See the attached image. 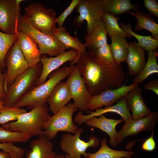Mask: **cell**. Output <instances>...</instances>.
Segmentation results:
<instances>
[{
    "label": "cell",
    "instance_id": "4",
    "mask_svg": "<svg viewBox=\"0 0 158 158\" xmlns=\"http://www.w3.org/2000/svg\"><path fill=\"white\" fill-rule=\"evenodd\" d=\"M17 31L27 35L35 42L41 55L56 56L66 51L67 48L54 36L41 32L30 23L24 15L20 14L17 25Z\"/></svg>",
    "mask_w": 158,
    "mask_h": 158
},
{
    "label": "cell",
    "instance_id": "14",
    "mask_svg": "<svg viewBox=\"0 0 158 158\" xmlns=\"http://www.w3.org/2000/svg\"><path fill=\"white\" fill-rule=\"evenodd\" d=\"M158 121V113L152 112L146 116L138 119L125 121L122 128L117 132L116 139L118 145L124 139L144 132H151Z\"/></svg>",
    "mask_w": 158,
    "mask_h": 158
},
{
    "label": "cell",
    "instance_id": "36",
    "mask_svg": "<svg viewBox=\"0 0 158 158\" xmlns=\"http://www.w3.org/2000/svg\"><path fill=\"white\" fill-rule=\"evenodd\" d=\"M80 1V0H73L68 7L56 18V23L59 27L63 26L66 19L76 8Z\"/></svg>",
    "mask_w": 158,
    "mask_h": 158
},
{
    "label": "cell",
    "instance_id": "37",
    "mask_svg": "<svg viewBox=\"0 0 158 158\" xmlns=\"http://www.w3.org/2000/svg\"><path fill=\"white\" fill-rule=\"evenodd\" d=\"M144 5L150 14L158 18V4L155 0H144Z\"/></svg>",
    "mask_w": 158,
    "mask_h": 158
},
{
    "label": "cell",
    "instance_id": "26",
    "mask_svg": "<svg viewBox=\"0 0 158 158\" xmlns=\"http://www.w3.org/2000/svg\"><path fill=\"white\" fill-rule=\"evenodd\" d=\"M104 12L109 13L115 15L127 13L132 10H138V4H133L130 0H103Z\"/></svg>",
    "mask_w": 158,
    "mask_h": 158
},
{
    "label": "cell",
    "instance_id": "31",
    "mask_svg": "<svg viewBox=\"0 0 158 158\" xmlns=\"http://www.w3.org/2000/svg\"><path fill=\"white\" fill-rule=\"evenodd\" d=\"M119 18L113 14L103 12L102 20L105 24L108 36L111 37L114 35H118L126 38L130 37L131 36L123 30L118 23Z\"/></svg>",
    "mask_w": 158,
    "mask_h": 158
},
{
    "label": "cell",
    "instance_id": "34",
    "mask_svg": "<svg viewBox=\"0 0 158 158\" xmlns=\"http://www.w3.org/2000/svg\"><path fill=\"white\" fill-rule=\"evenodd\" d=\"M32 137L23 133L7 130L0 127L1 143L25 142Z\"/></svg>",
    "mask_w": 158,
    "mask_h": 158
},
{
    "label": "cell",
    "instance_id": "23",
    "mask_svg": "<svg viewBox=\"0 0 158 158\" xmlns=\"http://www.w3.org/2000/svg\"><path fill=\"white\" fill-rule=\"evenodd\" d=\"M107 35L105 24L102 21L91 33L84 35L86 49L92 52L107 44Z\"/></svg>",
    "mask_w": 158,
    "mask_h": 158
},
{
    "label": "cell",
    "instance_id": "29",
    "mask_svg": "<svg viewBox=\"0 0 158 158\" xmlns=\"http://www.w3.org/2000/svg\"><path fill=\"white\" fill-rule=\"evenodd\" d=\"M54 36L67 49L71 48L77 50L80 53H83L86 51L84 44L80 42L76 36H71L64 27L57 28Z\"/></svg>",
    "mask_w": 158,
    "mask_h": 158
},
{
    "label": "cell",
    "instance_id": "33",
    "mask_svg": "<svg viewBox=\"0 0 158 158\" xmlns=\"http://www.w3.org/2000/svg\"><path fill=\"white\" fill-rule=\"evenodd\" d=\"M26 112L22 108L3 105L0 109V125L16 121L20 115Z\"/></svg>",
    "mask_w": 158,
    "mask_h": 158
},
{
    "label": "cell",
    "instance_id": "22",
    "mask_svg": "<svg viewBox=\"0 0 158 158\" xmlns=\"http://www.w3.org/2000/svg\"><path fill=\"white\" fill-rule=\"evenodd\" d=\"M30 146V150L26 152L25 158H54L57 154L53 151V143L45 135L32 140Z\"/></svg>",
    "mask_w": 158,
    "mask_h": 158
},
{
    "label": "cell",
    "instance_id": "6",
    "mask_svg": "<svg viewBox=\"0 0 158 158\" xmlns=\"http://www.w3.org/2000/svg\"><path fill=\"white\" fill-rule=\"evenodd\" d=\"M24 16L34 28L45 34L54 36L57 28L56 27V13L41 4L34 3L25 8Z\"/></svg>",
    "mask_w": 158,
    "mask_h": 158
},
{
    "label": "cell",
    "instance_id": "32",
    "mask_svg": "<svg viewBox=\"0 0 158 158\" xmlns=\"http://www.w3.org/2000/svg\"><path fill=\"white\" fill-rule=\"evenodd\" d=\"M17 38V33L9 34L0 31V71L5 72L4 61L5 56Z\"/></svg>",
    "mask_w": 158,
    "mask_h": 158
},
{
    "label": "cell",
    "instance_id": "1",
    "mask_svg": "<svg viewBox=\"0 0 158 158\" xmlns=\"http://www.w3.org/2000/svg\"><path fill=\"white\" fill-rule=\"evenodd\" d=\"M76 63L91 95L123 85L125 75L121 64L106 66L89 51L79 52L77 59L70 64Z\"/></svg>",
    "mask_w": 158,
    "mask_h": 158
},
{
    "label": "cell",
    "instance_id": "2",
    "mask_svg": "<svg viewBox=\"0 0 158 158\" xmlns=\"http://www.w3.org/2000/svg\"><path fill=\"white\" fill-rule=\"evenodd\" d=\"M75 65L70 64L59 67L49 75V79L41 84L35 86L23 95L13 106L20 108L27 107L32 109L46 104L55 87L59 82L70 75Z\"/></svg>",
    "mask_w": 158,
    "mask_h": 158
},
{
    "label": "cell",
    "instance_id": "18",
    "mask_svg": "<svg viewBox=\"0 0 158 158\" xmlns=\"http://www.w3.org/2000/svg\"><path fill=\"white\" fill-rule=\"evenodd\" d=\"M146 51L136 41L130 42L126 62L128 68L129 76H137L142 71L145 64Z\"/></svg>",
    "mask_w": 158,
    "mask_h": 158
},
{
    "label": "cell",
    "instance_id": "13",
    "mask_svg": "<svg viewBox=\"0 0 158 158\" xmlns=\"http://www.w3.org/2000/svg\"><path fill=\"white\" fill-rule=\"evenodd\" d=\"M75 107L81 111L87 110V103L91 96L76 66L66 82Z\"/></svg>",
    "mask_w": 158,
    "mask_h": 158
},
{
    "label": "cell",
    "instance_id": "27",
    "mask_svg": "<svg viewBox=\"0 0 158 158\" xmlns=\"http://www.w3.org/2000/svg\"><path fill=\"white\" fill-rule=\"evenodd\" d=\"M110 37L111 42L110 46L115 63L121 64L126 62L129 44L126 38L118 35H114Z\"/></svg>",
    "mask_w": 158,
    "mask_h": 158
},
{
    "label": "cell",
    "instance_id": "42",
    "mask_svg": "<svg viewBox=\"0 0 158 158\" xmlns=\"http://www.w3.org/2000/svg\"><path fill=\"white\" fill-rule=\"evenodd\" d=\"M25 152L22 149L18 151L12 152L10 153L11 158H23Z\"/></svg>",
    "mask_w": 158,
    "mask_h": 158
},
{
    "label": "cell",
    "instance_id": "45",
    "mask_svg": "<svg viewBox=\"0 0 158 158\" xmlns=\"http://www.w3.org/2000/svg\"><path fill=\"white\" fill-rule=\"evenodd\" d=\"M4 99L0 97V108L3 105Z\"/></svg>",
    "mask_w": 158,
    "mask_h": 158
},
{
    "label": "cell",
    "instance_id": "11",
    "mask_svg": "<svg viewBox=\"0 0 158 158\" xmlns=\"http://www.w3.org/2000/svg\"><path fill=\"white\" fill-rule=\"evenodd\" d=\"M23 1L0 0V29L3 32L17 33L18 21L21 14V3Z\"/></svg>",
    "mask_w": 158,
    "mask_h": 158
},
{
    "label": "cell",
    "instance_id": "21",
    "mask_svg": "<svg viewBox=\"0 0 158 158\" xmlns=\"http://www.w3.org/2000/svg\"><path fill=\"white\" fill-rule=\"evenodd\" d=\"M71 99L66 82L61 81L55 87L48 99L49 109L53 114H55L66 106Z\"/></svg>",
    "mask_w": 158,
    "mask_h": 158
},
{
    "label": "cell",
    "instance_id": "38",
    "mask_svg": "<svg viewBox=\"0 0 158 158\" xmlns=\"http://www.w3.org/2000/svg\"><path fill=\"white\" fill-rule=\"evenodd\" d=\"M151 132L150 136L145 140L142 144V148L144 151L151 152L155 149L156 143L154 138V130Z\"/></svg>",
    "mask_w": 158,
    "mask_h": 158
},
{
    "label": "cell",
    "instance_id": "5",
    "mask_svg": "<svg viewBox=\"0 0 158 158\" xmlns=\"http://www.w3.org/2000/svg\"><path fill=\"white\" fill-rule=\"evenodd\" d=\"M42 65L40 61L18 76L8 87L3 105L13 106L32 87L35 86L41 73Z\"/></svg>",
    "mask_w": 158,
    "mask_h": 158
},
{
    "label": "cell",
    "instance_id": "16",
    "mask_svg": "<svg viewBox=\"0 0 158 158\" xmlns=\"http://www.w3.org/2000/svg\"><path fill=\"white\" fill-rule=\"evenodd\" d=\"M114 113L120 115L124 121L131 119V115L127 106L126 96L122 98L115 104L110 107L99 108L94 111H88L89 114H83L82 111L78 112L75 116L74 119V123L78 125H81L89 118L93 117L99 116L107 113Z\"/></svg>",
    "mask_w": 158,
    "mask_h": 158
},
{
    "label": "cell",
    "instance_id": "30",
    "mask_svg": "<svg viewBox=\"0 0 158 158\" xmlns=\"http://www.w3.org/2000/svg\"><path fill=\"white\" fill-rule=\"evenodd\" d=\"M119 25L126 32L136 38L139 45L145 51H150L158 47V41L153 39L151 36H142L135 33L132 30L131 25L129 23L126 24L121 23Z\"/></svg>",
    "mask_w": 158,
    "mask_h": 158
},
{
    "label": "cell",
    "instance_id": "12",
    "mask_svg": "<svg viewBox=\"0 0 158 158\" xmlns=\"http://www.w3.org/2000/svg\"><path fill=\"white\" fill-rule=\"evenodd\" d=\"M138 86L139 84L134 83L128 85L124 84L118 88L108 89L96 95H91L87 103L88 109L92 111L103 106L104 108L110 107Z\"/></svg>",
    "mask_w": 158,
    "mask_h": 158
},
{
    "label": "cell",
    "instance_id": "9",
    "mask_svg": "<svg viewBox=\"0 0 158 158\" xmlns=\"http://www.w3.org/2000/svg\"><path fill=\"white\" fill-rule=\"evenodd\" d=\"M103 3V0H80L76 7L75 11L79 15L74 18V22L79 27L86 20L87 34L91 33L102 21Z\"/></svg>",
    "mask_w": 158,
    "mask_h": 158
},
{
    "label": "cell",
    "instance_id": "41",
    "mask_svg": "<svg viewBox=\"0 0 158 158\" xmlns=\"http://www.w3.org/2000/svg\"><path fill=\"white\" fill-rule=\"evenodd\" d=\"M7 91L5 85V72L0 71V97L3 99Z\"/></svg>",
    "mask_w": 158,
    "mask_h": 158
},
{
    "label": "cell",
    "instance_id": "24",
    "mask_svg": "<svg viewBox=\"0 0 158 158\" xmlns=\"http://www.w3.org/2000/svg\"><path fill=\"white\" fill-rule=\"evenodd\" d=\"M106 138H103L100 141L101 145L95 152L88 153L84 158H132L134 152L132 151L118 150L110 148L107 145Z\"/></svg>",
    "mask_w": 158,
    "mask_h": 158
},
{
    "label": "cell",
    "instance_id": "44",
    "mask_svg": "<svg viewBox=\"0 0 158 158\" xmlns=\"http://www.w3.org/2000/svg\"><path fill=\"white\" fill-rule=\"evenodd\" d=\"M54 158H70L68 155L66 154L64 155L62 154H56Z\"/></svg>",
    "mask_w": 158,
    "mask_h": 158
},
{
    "label": "cell",
    "instance_id": "17",
    "mask_svg": "<svg viewBox=\"0 0 158 158\" xmlns=\"http://www.w3.org/2000/svg\"><path fill=\"white\" fill-rule=\"evenodd\" d=\"M142 93V89L138 86L131 90L126 95L128 108L132 112L133 120L145 117L152 112L144 101Z\"/></svg>",
    "mask_w": 158,
    "mask_h": 158
},
{
    "label": "cell",
    "instance_id": "35",
    "mask_svg": "<svg viewBox=\"0 0 158 158\" xmlns=\"http://www.w3.org/2000/svg\"><path fill=\"white\" fill-rule=\"evenodd\" d=\"M91 52L98 60L106 66H112L115 63L110 45L108 44Z\"/></svg>",
    "mask_w": 158,
    "mask_h": 158
},
{
    "label": "cell",
    "instance_id": "20",
    "mask_svg": "<svg viewBox=\"0 0 158 158\" xmlns=\"http://www.w3.org/2000/svg\"><path fill=\"white\" fill-rule=\"evenodd\" d=\"M20 47L29 68L36 65L40 61L41 54L35 42L30 37L21 32H17Z\"/></svg>",
    "mask_w": 158,
    "mask_h": 158
},
{
    "label": "cell",
    "instance_id": "40",
    "mask_svg": "<svg viewBox=\"0 0 158 158\" xmlns=\"http://www.w3.org/2000/svg\"><path fill=\"white\" fill-rule=\"evenodd\" d=\"M0 149L10 153L13 152L19 151L21 148L15 145L13 143L0 142Z\"/></svg>",
    "mask_w": 158,
    "mask_h": 158
},
{
    "label": "cell",
    "instance_id": "8",
    "mask_svg": "<svg viewBox=\"0 0 158 158\" xmlns=\"http://www.w3.org/2000/svg\"><path fill=\"white\" fill-rule=\"evenodd\" d=\"M83 132V128H79L74 135L68 133L61 136L59 146L61 150L70 158H81L82 156L85 158L87 155L88 148H95L100 144L99 139L93 135L90 136L87 142L81 140L80 136Z\"/></svg>",
    "mask_w": 158,
    "mask_h": 158
},
{
    "label": "cell",
    "instance_id": "28",
    "mask_svg": "<svg viewBox=\"0 0 158 158\" xmlns=\"http://www.w3.org/2000/svg\"><path fill=\"white\" fill-rule=\"evenodd\" d=\"M147 62L141 73L133 80L134 83L139 84L150 75L158 73V53L156 49L148 51Z\"/></svg>",
    "mask_w": 158,
    "mask_h": 158
},
{
    "label": "cell",
    "instance_id": "39",
    "mask_svg": "<svg viewBox=\"0 0 158 158\" xmlns=\"http://www.w3.org/2000/svg\"><path fill=\"white\" fill-rule=\"evenodd\" d=\"M144 89L150 90L158 95V80L156 79H153L148 82L144 86Z\"/></svg>",
    "mask_w": 158,
    "mask_h": 158
},
{
    "label": "cell",
    "instance_id": "10",
    "mask_svg": "<svg viewBox=\"0 0 158 158\" xmlns=\"http://www.w3.org/2000/svg\"><path fill=\"white\" fill-rule=\"evenodd\" d=\"M4 64L6 68L5 71V85L7 90L15 78L29 68L21 50L17 38L7 53Z\"/></svg>",
    "mask_w": 158,
    "mask_h": 158
},
{
    "label": "cell",
    "instance_id": "25",
    "mask_svg": "<svg viewBox=\"0 0 158 158\" xmlns=\"http://www.w3.org/2000/svg\"><path fill=\"white\" fill-rule=\"evenodd\" d=\"M127 13L134 16L137 19V22L135 26L136 30H147L151 33L153 39L158 41V24L155 23L151 15L138 10L135 12L130 11Z\"/></svg>",
    "mask_w": 158,
    "mask_h": 158
},
{
    "label": "cell",
    "instance_id": "46",
    "mask_svg": "<svg viewBox=\"0 0 158 158\" xmlns=\"http://www.w3.org/2000/svg\"><path fill=\"white\" fill-rule=\"evenodd\" d=\"M1 108H0V109H1Z\"/></svg>",
    "mask_w": 158,
    "mask_h": 158
},
{
    "label": "cell",
    "instance_id": "19",
    "mask_svg": "<svg viewBox=\"0 0 158 158\" xmlns=\"http://www.w3.org/2000/svg\"><path fill=\"white\" fill-rule=\"evenodd\" d=\"M98 118L93 117L87 119L85 123L88 126L97 128L106 133L109 137V143L112 146L116 147L118 144L116 137L117 132L116 130V126L124 121L123 118L113 119L107 118L101 115Z\"/></svg>",
    "mask_w": 158,
    "mask_h": 158
},
{
    "label": "cell",
    "instance_id": "43",
    "mask_svg": "<svg viewBox=\"0 0 158 158\" xmlns=\"http://www.w3.org/2000/svg\"><path fill=\"white\" fill-rule=\"evenodd\" d=\"M0 158H11V154L7 152L2 150L0 152Z\"/></svg>",
    "mask_w": 158,
    "mask_h": 158
},
{
    "label": "cell",
    "instance_id": "15",
    "mask_svg": "<svg viewBox=\"0 0 158 158\" xmlns=\"http://www.w3.org/2000/svg\"><path fill=\"white\" fill-rule=\"evenodd\" d=\"M79 54L77 50L71 49L55 57H41L40 62L42 65V71L35 86L39 85L46 81L51 73L64 63L68 61L71 63L74 62L78 56Z\"/></svg>",
    "mask_w": 158,
    "mask_h": 158
},
{
    "label": "cell",
    "instance_id": "7",
    "mask_svg": "<svg viewBox=\"0 0 158 158\" xmlns=\"http://www.w3.org/2000/svg\"><path fill=\"white\" fill-rule=\"evenodd\" d=\"M77 109L74 103L71 102L51 116L43 128L46 137L49 140L53 139L60 131L75 134L79 128L74 123L73 116Z\"/></svg>",
    "mask_w": 158,
    "mask_h": 158
},
{
    "label": "cell",
    "instance_id": "3",
    "mask_svg": "<svg viewBox=\"0 0 158 158\" xmlns=\"http://www.w3.org/2000/svg\"><path fill=\"white\" fill-rule=\"evenodd\" d=\"M47 104L35 107L20 115L16 121L1 125L3 128L17 131L32 137L45 135L44 126L51 116Z\"/></svg>",
    "mask_w": 158,
    "mask_h": 158
}]
</instances>
